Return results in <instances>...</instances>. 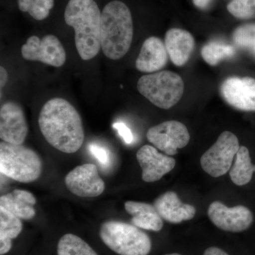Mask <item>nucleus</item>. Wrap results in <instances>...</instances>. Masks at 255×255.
<instances>
[{
    "mask_svg": "<svg viewBox=\"0 0 255 255\" xmlns=\"http://www.w3.org/2000/svg\"><path fill=\"white\" fill-rule=\"evenodd\" d=\"M42 135L52 147L65 153H75L85 140L81 117L71 104L53 98L42 107L38 117Z\"/></svg>",
    "mask_w": 255,
    "mask_h": 255,
    "instance_id": "obj_1",
    "label": "nucleus"
},
{
    "mask_svg": "<svg viewBox=\"0 0 255 255\" xmlns=\"http://www.w3.org/2000/svg\"><path fill=\"white\" fill-rule=\"evenodd\" d=\"M101 16L94 0H70L65 8L64 18L75 30V46L82 60H91L100 52Z\"/></svg>",
    "mask_w": 255,
    "mask_h": 255,
    "instance_id": "obj_2",
    "label": "nucleus"
},
{
    "mask_svg": "<svg viewBox=\"0 0 255 255\" xmlns=\"http://www.w3.org/2000/svg\"><path fill=\"white\" fill-rule=\"evenodd\" d=\"M133 24L131 12L119 0L108 3L101 16V48L110 59L123 58L131 46Z\"/></svg>",
    "mask_w": 255,
    "mask_h": 255,
    "instance_id": "obj_3",
    "label": "nucleus"
},
{
    "mask_svg": "<svg viewBox=\"0 0 255 255\" xmlns=\"http://www.w3.org/2000/svg\"><path fill=\"white\" fill-rule=\"evenodd\" d=\"M42 167L41 159L34 150L23 145L0 143L1 174L16 182H33L41 176Z\"/></svg>",
    "mask_w": 255,
    "mask_h": 255,
    "instance_id": "obj_4",
    "label": "nucleus"
},
{
    "mask_svg": "<svg viewBox=\"0 0 255 255\" xmlns=\"http://www.w3.org/2000/svg\"><path fill=\"white\" fill-rule=\"evenodd\" d=\"M101 239L119 255H147L152 248L150 238L134 225L107 221L101 226Z\"/></svg>",
    "mask_w": 255,
    "mask_h": 255,
    "instance_id": "obj_5",
    "label": "nucleus"
},
{
    "mask_svg": "<svg viewBox=\"0 0 255 255\" xmlns=\"http://www.w3.org/2000/svg\"><path fill=\"white\" fill-rule=\"evenodd\" d=\"M137 88L152 105L169 110L182 98L184 83L177 74L164 70L142 75L137 82Z\"/></svg>",
    "mask_w": 255,
    "mask_h": 255,
    "instance_id": "obj_6",
    "label": "nucleus"
},
{
    "mask_svg": "<svg viewBox=\"0 0 255 255\" xmlns=\"http://www.w3.org/2000/svg\"><path fill=\"white\" fill-rule=\"evenodd\" d=\"M240 147L239 140L235 134L223 132L214 145L201 156V167L211 177L224 175L231 169Z\"/></svg>",
    "mask_w": 255,
    "mask_h": 255,
    "instance_id": "obj_7",
    "label": "nucleus"
},
{
    "mask_svg": "<svg viewBox=\"0 0 255 255\" xmlns=\"http://www.w3.org/2000/svg\"><path fill=\"white\" fill-rule=\"evenodd\" d=\"M146 136L156 148L167 155H176L178 149L186 147L190 140L187 128L177 121H167L151 127Z\"/></svg>",
    "mask_w": 255,
    "mask_h": 255,
    "instance_id": "obj_8",
    "label": "nucleus"
},
{
    "mask_svg": "<svg viewBox=\"0 0 255 255\" xmlns=\"http://www.w3.org/2000/svg\"><path fill=\"white\" fill-rule=\"evenodd\" d=\"M21 52L24 59L39 61L55 68L63 66L66 60L65 48L54 35H46L42 38L30 37L21 47Z\"/></svg>",
    "mask_w": 255,
    "mask_h": 255,
    "instance_id": "obj_9",
    "label": "nucleus"
},
{
    "mask_svg": "<svg viewBox=\"0 0 255 255\" xmlns=\"http://www.w3.org/2000/svg\"><path fill=\"white\" fill-rule=\"evenodd\" d=\"M208 216L216 227L228 232L240 233L248 229L253 222V214L246 206L229 208L220 201L211 203Z\"/></svg>",
    "mask_w": 255,
    "mask_h": 255,
    "instance_id": "obj_10",
    "label": "nucleus"
},
{
    "mask_svg": "<svg viewBox=\"0 0 255 255\" xmlns=\"http://www.w3.org/2000/svg\"><path fill=\"white\" fill-rule=\"evenodd\" d=\"M65 184L70 192L80 197H97L105 189L95 164L87 163L74 168L65 178Z\"/></svg>",
    "mask_w": 255,
    "mask_h": 255,
    "instance_id": "obj_11",
    "label": "nucleus"
},
{
    "mask_svg": "<svg viewBox=\"0 0 255 255\" xmlns=\"http://www.w3.org/2000/svg\"><path fill=\"white\" fill-rule=\"evenodd\" d=\"M223 100L236 110L255 112V79L231 77L220 87Z\"/></svg>",
    "mask_w": 255,
    "mask_h": 255,
    "instance_id": "obj_12",
    "label": "nucleus"
},
{
    "mask_svg": "<svg viewBox=\"0 0 255 255\" xmlns=\"http://www.w3.org/2000/svg\"><path fill=\"white\" fill-rule=\"evenodd\" d=\"M28 131L22 108L14 102H6L0 109V137L9 143L22 145Z\"/></svg>",
    "mask_w": 255,
    "mask_h": 255,
    "instance_id": "obj_13",
    "label": "nucleus"
},
{
    "mask_svg": "<svg viewBox=\"0 0 255 255\" xmlns=\"http://www.w3.org/2000/svg\"><path fill=\"white\" fill-rule=\"evenodd\" d=\"M136 157L142 169V180L145 182H157L175 167V159L160 153L153 146H142Z\"/></svg>",
    "mask_w": 255,
    "mask_h": 255,
    "instance_id": "obj_14",
    "label": "nucleus"
},
{
    "mask_svg": "<svg viewBox=\"0 0 255 255\" xmlns=\"http://www.w3.org/2000/svg\"><path fill=\"white\" fill-rule=\"evenodd\" d=\"M165 44L155 36L144 41L135 61L137 70L142 73H153L163 68L168 60Z\"/></svg>",
    "mask_w": 255,
    "mask_h": 255,
    "instance_id": "obj_15",
    "label": "nucleus"
},
{
    "mask_svg": "<svg viewBox=\"0 0 255 255\" xmlns=\"http://www.w3.org/2000/svg\"><path fill=\"white\" fill-rule=\"evenodd\" d=\"M162 219L171 223H180L194 217L196 209L183 204L174 191H167L155 199L153 204Z\"/></svg>",
    "mask_w": 255,
    "mask_h": 255,
    "instance_id": "obj_16",
    "label": "nucleus"
},
{
    "mask_svg": "<svg viewBox=\"0 0 255 255\" xmlns=\"http://www.w3.org/2000/svg\"><path fill=\"white\" fill-rule=\"evenodd\" d=\"M164 44L171 61L181 67L190 58L195 47V40L189 31L174 28L166 33Z\"/></svg>",
    "mask_w": 255,
    "mask_h": 255,
    "instance_id": "obj_17",
    "label": "nucleus"
},
{
    "mask_svg": "<svg viewBox=\"0 0 255 255\" xmlns=\"http://www.w3.org/2000/svg\"><path fill=\"white\" fill-rule=\"evenodd\" d=\"M125 209L131 215L132 224L139 228L159 232L163 227V221L153 204L128 201Z\"/></svg>",
    "mask_w": 255,
    "mask_h": 255,
    "instance_id": "obj_18",
    "label": "nucleus"
},
{
    "mask_svg": "<svg viewBox=\"0 0 255 255\" xmlns=\"http://www.w3.org/2000/svg\"><path fill=\"white\" fill-rule=\"evenodd\" d=\"M36 204L34 195L22 189H15L0 197V207L23 220H31L36 216Z\"/></svg>",
    "mask_w": 255,
    "mask_h": 255,
    "instance_id": "obj_19",
    "label": "nucleus"
},
{
    "mask_svg": "<svg viewBox=\"0 0 255 255\" xmlns=\"http://www.w3.org/2000/svg\"><path fill=\"white\" fill-rule=\"evenodd\" d=\"M23 229L21 219L0 207V255L9 253L12 240L18 237Z\"/></svg>",
    "mask_w": 255,
    "mask_h": 255,
    "instance_id": "obj_20",
    "label": "nucleus"
},
{
    "mask_svg": "<svg viewBox=\"0 0 255 255\" xmlns=\"http://www.w3.org/2000/svg\"><path fill=\"white\" fill-rule=\"evenodd\" d=\"M255 172V165L252 163L249 150L241 146L236 156V161L230 171L231 180L238 186H243L251 182Z\"/></svg>",
    "mask_w": 255,
    "mask_h": 255,
    "instance_id": "obj_21",
    "label": "nucleus"
},
{
    "mask_svg": "<svg viewBox=\"0 0 255 255\" xmlns=\"http://www.w3.org/2000/svg\"><path fill=\"white\" fill-rule=\"evenodd\" d=\"M203 59L210 65L215 66L221 60L231 58L236 54V49L232 45L221 41H211L201 48Z\"/></svg>",
    "mask_w": 255,
    "mask_h": 255,
    "instance_id": "obj_22",
    "label": "nucleus"
},
{
    "mask_svg": "<svg viewBox=\"0 0 255 255\" xmlns=\"http://www.w3.org/2000/svg\"><path fill=\"white\" fill-rule=\"evenodd\" d=\"M57 252L58 255H98L88 243L71 233L60 238Z\"/></svg>",
    "mask_w": 255,
    "mask_h": 255,
    "instance_id": "obj_23",
    "label": "nucleus"
},
{
    "mask_svg": "<svg viewBox=\"0 0 255 255\" xmlns=\"http://www.w3.org/2000/svg\"><path fill=\"white\" fill-rule=\"evenodd\" d=\"M233 41L236 47L255 58V23H246L236 28L233 33Z\"/></svg>",
    "mask_w": 255,
    "mask_h": 255,
    "instance_id": "obj_24",
    "label": "nucleus"
},
{
    "mask_svg": "<svg viewBox=\"0 0 255 255\" xmlns=\"http://www.w3.org/2000/svg\"><path fill=\"white\" fill-rule=\"evenodd\" d=\"M18 4L21 11L28 12L37 21H42L49 15L54 0H18Z\"/></svg>",
    "mask_w": 255,
    "mask_h": 255,
    "instance_id": "obj_25",
    "label": "nucleus"
},
{
    "mask_svg": "<svg viewBox=\"0 0 255 255\" xmlns=\"http://www.w3.org/2000/svg\"><path fill=\"white\" fill-rule=\"evenodd\" d=\"M228 11L240 19H250L255 16V0H231Z\"/></svg>",
    "mask_w": 255,
    "mask_h": 255,
    "instance_id": "obj_26",
    "label": "nucleus"
},
{
    "mask_svg": "<svg viewBox=\"0 0 255 255\" xmlns=\"http://www.w3.org/2000/svg\"><path fill=\"white\" fill-rule=\"evenodd\" d=\"M89 150L102 165H108L110 163V154L105 147L92 143L89 145Z\"/></svg>",
    "mask_w": 255,
    "mask_h": 255,
    "instance_id": "obj_27",
    "label": "nucleus"
},
{
    "mask_svg": "<svg viewBox=\"0 0 255 255\" xmlns=\"http://www.w3.org/2000/svg\"><path fill=\"white\" fill-rule=\"evenodd\" d=\"M113 127L118 131L119 135L123 138L124 142L127 144L132 143L133 141V135L130 129L126 124L118 122L113 125Z\"/></svg>",
    "mask_w": 255,
    "mask_h": 255,
    "instance_id": "obj_28",
    "label": "nucleus"
},
{
    "mask_svg": "<svg viewBox=\"0 0 255 255\" xmlns=\"http://www.w3.org/2000/svg\"><path fill=\"white\" fill-rule=\"evenodd\" d=\"M204 255H229L226 252L216 247H211L206 249Z\"/></svg>",
    "mask_w": 255,
    "mask_h": 255,
    "instance_id": "obj_29",
    "label": "nucleus"
},
{
    "mask_svg": "<svg viewBox=\"0 0 255 255\" xmlns=\"http://www.w3.org/2000/svg\"><path fill=\"white\" fill-rule=\"evenodd\" d=\"M8 73L6 72V69L1 67L0 68V87H1V90L4 88L6 84L8 82Z\"/></svg>",
    "mask_w": 255,
    "mask_h": 255,
    "instance_id": "obj_30",
    "label": "nucleus"
},
{
    "mask_svg": "<svg viewBox=\"0 0 255 255\" xmlns=\"http://www.w3.org/2000/svg\"><path fill=\"white\" fill-rule=\"evenodd\" d=\"M211 1L212 0H193L195 6L200 8V9H205L209 6Z\"/></svg>",
    "mask_w": 255,
    "mask_h": 255,
    "instance_id": "obj_31",
    "label": "nucleus"
},
{
    "mask_svg": "<svg viewBox=\"0 0 255 255\" xmlns=\"http://www.w3.org/2000/svg\"><path fill=\"white\" fill-rule=\"evenodd\" d=\"M182 255L177 254V253H172V254H167V255Z\"/></svg>",
    "mask_w": 255,
    "mask_h": 255,
    "instance_id": "obj_32",
    "label": "nucleus"
}]
</instances>
